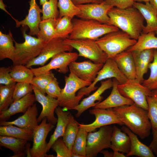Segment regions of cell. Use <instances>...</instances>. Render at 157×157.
Listing matches in <instances>:
<instances>
[{
  "label": "cell",
  "mask_w": 157,
  "mask_h": 157,
  "mask_svg": "<svg viewBox=\"0 0 157 157\" xmlns=\"http://www.w3.org/2000/svg\"><path fill=\"white\" fill-rule=\"evenodd\" d=\"M111 25L128 33L132 39L137 40L145 26L144 19L135 8L121 9L113 7L108 11Z\"/></svg>",
  "instance_id": "6da1fadb"
},
{
  "label": "cell",
  "mask_w": 157,
  "mask_h": 157,
  "mask_svg": "<svg viewBox=\"0 0 157 157\" xmlns=\"http://www.w3.org/2000/svg\"><path fill=\"white\" fill-rule=\"evenodd\" d=\"M113 109L124 125L141 139H144L149 135L152 125L147 110L134 103Z\"/></svg>",
  "instance_id": "7a4b0ae2"
},
{
  "label": "cell",
  "mask_w": 157,
  "mask_h": 157,
  "mask_svg": "<svg viewBox=\"0 0 157 157\" xmlns=\"http://www.w3.org/2000/svg\"><path fill=\"white\" fill-rule=\"evenodd\" d=\"M72 21L73 29L68 38L70 39L96 40L108 33L119 30L114 26L92 19L73 18Z\"/></svg>",
  "instance_id": "3957f363"
},
{
  "label": "cell",
  "mask_w": 157,
  "mask_h": 157,
  "mask_svg": "<svg viewBox=\"0 0 157 157\" xmlns=\"http://www.w3.org/2000/svg\"><path fill=\"white\" fill-rule=\"evenodd\" d=\"M24 27L22 30L25 40L24 42L18 43L13 38L15 47V54L12 60L13 65H26L39 55L47 43L39 38L27 34Z\"/></svg>",
  "instance_id": "277c9868"
},
{
  "label": "cell",
  "mask_w": 157,
  "mask_h": 157,
  "mask_svg": "<svg viewBox=\"0 0 157 157\" xmlns=\"http://www.w3.org/2000/svg\"><path fill=\"white\" fill-rule=\"evenodd\" d=\"M137 41L119 30L108 33L96 40L108 58H111L134 45Z\"/></svg>",
  "instance_id": "5b68a950"
},
{
  "label": "cell",
  "mask_w": 157,
  "mask_h": 157,
  "mask_svg": "<svg viewBox=\"0 0 157 157\" xmlns=\"http://www.w3.org/2000/svg\"><path fill=\"white\" fill-rule=\"evenodd\" d=\"M70 72L68 76H65V85L64 88L61 89L60 95L57 99L59 106L67 110L72 109L77 106L83 97L76 95V92L92 83L80 79Z\"/></svg>",
  "instance_id": "8992f818"
},
{
  "label": "cell",
  "mask_w": 157,
  "mask_h": 157,
  "mask_svg": "<svg viewBox=\"0 0 157 157\" xmlns=\"http://www.w3.org/2000/svg\"><path fill=\"white\" fill-rule=\"evenodd\" d=\"M66 44L76 49L79 56L88 59L94 63L104 64L108 58L106 54L100 48L96 40L88 39L64 40Z\"/></svg>",
  "instance_id": "52a82bcc"
},
{
  "label": "cell",
  "mask_w": 157,
  "mask_h": 157,
  "mask_svg": "<svg viewBox=\"0 0 157 157\" xmlns=\"http://www.w3.org/2000/svg\"><path fill=\"white\" fill-rule=\"evenodd\" d=\"M117 87L122 95L132 100L139 107L148 110L147 96L151 95L152 90L143 85L136 79H128L124 83L119 84Z\"/></svg>",
  "instance_id": "ba28073f"
},
{
  "label": "cell",
  "mask_w": 157,
  "mask_h": 157,
  "mask_svg": "<svg viewBox=\"0 0 157 157\" xmlns=\"http://www.w3.org/2000/svg\"><path fill=\"white\" fill-rule=\"evenodd\" d=\"M113 127L109 125L100 128L98 131L89 132L88 135L86 157H96L99 153L106 148H110Z\"/></svg>",
  "instance_id": "9c48e42d"
},
{
  "label": "cell",
  "mask_w": 157,
  "mask_h": 157,
  "mask_svg": "<svg viewBox=\"0 0 157 157\" xmlns=\"http://www.w3.org/2000/svg\"><path fill=\"white\" fill-rule=\"evenodd\" d=\"M111 78H115L119 84L124 83L128 80L119 69L115 60L113 58H108L98 72L94 81L90 85L80 89L77 94L83 97L88 95L97 88V87L95 85L98 82Z\"/></svg>",
  "instance_id": "30bf717a"
},
{
  "label": "cell",
  "mask_w": 157,
  "mask_h": 157,
  "mask_svg": "<svg viewBox=\"0 0 157 157\" xmlns=\"http://www.w3.org/2000/svg\"><path fill=\"white\" fill-rule=\"evenodd\" d=\"M79 56L76 52L64 51L54 56L47 65L36 68H30L34 76L47 73L52 69H58L60 73L65 74L69 70L68 67L72 62L75 61Z\"/></svg>",
  "instance_id": "8fae6325"
},
{
  "label": "cell",
  "mask_w": 157,
  "mask_h": 157,
  "mask_svg": "<svg viewBox=\"0 0 157 157\" xmlns=\"http://www.w3.org/2000/svg\"><path fill=\"white\" fill-rule=\"evenodd\" d=\"M47 119L44 118L41 123L33 131V145L31 149L32 157H54L53 155H48L46 141L47 136L54 127V125L47 123Z\"/></svg>",
  "instance_id": "7c38bea8"
},
{
  "label": "cell",
  "mask_w": 157,
  "mask_h": 157,
  "mask_svg": "<svg viewBox=\"0 0 157 157\" xmlns=\"http://www.w3.org/2000/svg\"><path fill=\"white\" fill-rule=\"evenodd\" d=\"M91 114L94 115L95 120L88 124H79V127L85 129L88 133L94 131L101 127L113 124L124 125L118 115L113 108L104 109L93 108L89 110Z\"/></svg>",
  "instance_id": "4fadbf2b"
},
{
  "label": "cell",
  "mask_w": 157,
  "mask_h": 157,
  "mask_svg": "<svg viewBox=\"0 0 157 157\" xmlns=\"http://www.w3.org/2000/svg\"><path fill=\"white\" fill-rule=\"evenodd\" d=\"M73 49L65 43L63 39L54 38L47 42L39 55L25 66L30 68L34 66H44L48 60L56 54L64 51L70 52Z\"/></svg>",
  "instance_id": "5bb4252c"
},
{
  "label": "cell",
  "mask_w": 157,
  "mask_h": 157,
  "mask_svg": "<svg viewBox=\"0 0 157 157\" xmlns=\"http://www.w3.org/2000/svg\"><path fill=\"white\" fill-rule=\"evenodd\" d=\"M77 6L80 10V13L77 17L81 19L94 20L102 24L111 25L108 13L114 7L106 4L103 2L100 3H87Z\"/></svg>",
  "instance_id": "9a60e30c"
},
{
  "label": "cell",
  "mask_w": 157,
  "mask_h": 157,
  "mask_svg": "<svg viewBox=\"0 0 157 157\" xmlns=\"http://www.w3.org/2000/svg\"><path fill=\"white\" fill-rule=\"evenodd\" d=\"M104 64H98L89 60L73 62L69 65L70 72L80 79L91 83L95 79L98 73Z\"/></svg>",
  "instance_id": "2e32d148"
},
{
  "label": "cell",
  "mask_w": 157,
  "mask_h": 157,
  "mask_svg": "<svg viewBox=\"0 0 157 157\" xmlns=\"http://www.w3.org/2000/svg\"><path fill=\"white\" fill-rule=\"evenodd\" d=\"M33 91L36 101L40 103L42 107V110L37 121L39 123L44 118H46L48 122L53 125L57 123V118L54 116L56 109L59 106L57 99L46 96L32 86Z\"/></svg>",
  "instance_id": "e0dca14e"
},
{
  "label": "cell",
  "mask_w": 157,
  "mask_h": 157,
  "mask_svg": "<svg viewBox=\"0 0 157 157\" xmlns=\"http://www.w3.org/2000/svg\"><path fill=\"white\" fill-rule=\"evenodd\" d=\"M29 8L27 15L23 20L19 21L15 19L16 26L18 27H28L30 31L29 35L38 36L39 31V24L41 21L40 9L36 2V0H30L29 2Z\"/></svg>",
  "instance_id": "ac0fdd59"
},
{
  "label": "cell",
  "mask_w": 157,
  "mask_h": 157,
  "mask_svg": "<svg viewBox=\"0 0 157 157\" xmlns=\"http://www.w3.org/2000/svg\"><path fill=\"white\" fill-rule=\"evenodd\" d=\"M113 81L111 78L101 82L100 86L92 94L83 99L81 102L72 109L77 111L76 116L79 117L88 108L94 107L103 99L101 94L106 90L112 88Z\"/></svg>",
  "instance_id": "d6986e66"
},
{
  "label": "cell",
  "mask_w": 157,
  "mask_h": 157,
  "mask_svg": "<svg viewBox=\"0 0 157 157\" xmlns=\"http://www.w3.org/2000/svg\"><path fill=\"white\" fill-rule=\"evenodd\" d=\"M154 49H146L131 51L135 64L136 79L142 83L144 76L148 70L149 64L153 60Z\"/></svg>",
  "instance_id": "ffe728a7"
},
{
  "label": "cell",
  "mask_w": 157,
  "mask_h": 157,
  "mask_svg": "<svg viewBox=\"0 0 157 157\" xmlns=\"http://www.w3.org/2000/svg\"><path fill=\"white\" fill-rule=\"evenodd\" d=\"M38 110L37 104L35 103L29 107L22 115L11 121H0V126L13 125L33 131L38 125L37 117Z\"/></svg>",
  "instance_id": "44dd1931"
},
{
  "label": "cell",
  "mask_w": 157,
  "mask_h": 157,
  "mask_svg": "<svg viewBox=\"0 0 157 157\" xmlns=\"http://www.w3.org/2000/svg\"><path fill=\"white\" fill-rule=\"evenodd\" d=\"M113 88L110 95L104 100L99 102L94 108H113L134 103L132 100L124 97L120 93L117 87L119 84L118 81L115 78H113Z\"/></svg>",
  "instance_id": "7402d4cb"
},
{
  "label": "cell",
  "mask_w": 157,
  "mask_h": 157,
  "mask_svg": "<svg viewBox=\"0 0 157 157\" xmlns=\"http://www.w3.org/2000/svg\"><path fill=\"white\" fill-rule=\"evenodd\" d=\"M133 6L140 13L146 22L142 33L153 32L157 34V12L154 6L149 2L143 4L135 1Z\"/></svg>",
  "instance_id": "603a6c76"
},
{
  "label": "cell",
  "mask_w": 157,
  "mask_h": 157,
  "mask_svg": "<svg viewBox=\"0 0 157 157\" xmlns=\"http://www.w3.org/2000/svg\"><path fill=\"white\" fill-rule=\"evenodd\" d=\"M36 101L34 94L30 93L14 101L7 110L0 112V121H6L12 116L17 113H24Z\"/></svg>",
  "instance_id": "cb8c5ba5"
},
{
  "label": "cell",
  "mask_w": 157,
  "mask_h": 157,
  "mask_svg": "<svg viewBox=\"0 0 157 157\" xmlns=\"http://www.w3.org/2000/svg\"><path fill=\"white\" fill-rule=\"evenodd\" d=\"M113 59L128 79H136L135 67L131 52L124 51L117 55Z\"/></svg>",
  "instance_id": "d4e9b609"
},
{
  "label": "cell",
  "mask_w": 157,
  "mask_h": 157,
  "mask_svg": "<svg viewBox=\"0 0 157 157\" xmlns=\"http://www.w3.org/2000/svg\"><path fill=\"white\" fill-rule=\"evenodd\" d=\"M122 130L129 136L131 140V148L126 157L136 156L140 157H154V153L148 147L142 143L138 138L137 135L133 132L126 126H123Z\"/></svg>",
  "instance_id": "484cf974"
},
{
  "label": "cell",
  "mask_w": 157,
  "mask_h": 157,
  "mask_svg": "<svg viewBox=\"0 0 157 157\" xmlns=\"http://www.w3.org/2000/svg\"><path fill=\"white\" fill-rule=\"evenodd\" d=\"M111 143L110 149L113 151H117L126 154L130 150L131 143L129 136L115 126L113 127Z\"/></svg>",
  "instance_id": "4316f807"
},
{
  "label": "cell",
  "mask_w": 157,
  "mask_h": 157,
  "mask_svg": "<svg viewBox=\"0 0 157 157\" xmlns=\"http://www.w3.org/2000/svg\"><path fill=\"white\" fill-rule=\"evenodd\" d=\"M57 117V125L55 131L47 143L48 152L53 143L58 138L63 136L69 121V111H64L61 107H58L55 110Z\"/></svg>",
  "instance_id": "83f0119b"
},
{
  "label": "cell",
  "mask_w": 157,
  "mask_h": 157,
  "mask_svg": "<svg viewBox=\"0 0 157 157\" xmlns=\"http://www.w3.org/2000/svg\"><path fill=\"white\" fill-rule=\"evenodd\" d=\"M28 141L11 136L0 135V145L11 150L14 153L12 157H23L26 144Z\"/></svg>",
  "instance_id": "f1b7e54d"
},
{
  "label": "cell",
  "mask_w": 157,
  "mask_h": 157,
  "mask_svg": "<svg viewBox=\"0 0 157 157\" xmlns=\"http://www.w3.org/2000/svg\"><path fill=\"white\" fill-rule=\"evenodd\" d=\"M11 32L8 34L0 31V60L8 58L12 60L15 54V47Z\"/></svg>",
  "instance_id": "f546056e"
},
{
  "label": "cell",
  "mask_w": 157,
  "mask_h": 157,
  "mask_svg": "<svg viewBox=\"0 0 157 157\" xmlns=\"http://www.w3.org/2000/svg\"><path fill=\"white\" fill-rule=\"evenodd\" d=\"M153 32L142 33L136 43L126 50L129 51L146 49H157V37Z\"/></svg>",
  "instance_id": "4dcf8cb0"
},
{
  "label": "cell",
  "mask_w": 157,
  "mask_h": 157,
  "mask_svg": "<svg viewBox=\"0 0 157 157\" xmlns=\"http://www.w3.org/2000/svg\"><path fill=\"white\" fill-rule=\"evenodd\" d=\"M33 131L17 127L13 125L0 126V135L31 141L33 139Z\"/></svg>",
  "instance_id": "1f68e13d"
},
{
  "label": "cell",
  "mask_w": 157,
  "mask_h": 157,
  "mask_svg": "<svg viewBox=\"0 0 157 157\" xmlns=\"http://www.w3.org/2000/svg\"><path fill=\"white\" fill-rule=\"evenodd\" d=\"M79 129V123L70 113L69 121L63 135V139L71 152L72 149Z\"/></svg>",
  "instance_id": "d6a6232c"
},
{
  "label": "cell",
  "mask_w": 157,
  "mask_h": 157,
  "mask_svg": "<svg viewBox=\"0 0 157 157\" xmlns=\"http://www.w3.org/2000/svg\"><path fill=\"white\" fill-rule=\"evenodd\" d=\"M72 19L68 16L58 17L56 19L55 24L56 38L63 40L68 38L73 29Z\"/></svg>",
  "instance_id": "836d02e7"
},
{
  "label": "cell",
  "mask_w": 157,
  "mask_h": 157,
  "mask_svg": "<svg viewBox=\"0 0 157 157\" xmlns=\"http://www.w3.org/2000/svg\"><path fill=\"white\" fill-rule=\"evenodd\" d=\"M56 19H49L41 20L39 27L38 38L47 42L56 38L55 24Z\"/></svg>",
  "instance_id": "e575fe53"
},
{
  "label": "cell",
  "mask_w": 157,
  "mask_h": 157,
  "mask_svg": "<svg viewBox=\"0 0 157 157\" xmlns=\"http://www.w3.org/2000/svg\"><path fill=\"white\" fill-rule=\"evenodd\" d=\"M10 74L14 81L16 83H31L34 76L30 68L22 65H13Z\"/></svg>",
  "instance_id": "d590c367"
},
{
  "label": "cell",
  "mask_w": 157,
  "mask_h": 157,
  "mask_svg": "<svg viewBox=\"0 0 157 157\" xmlns=\"http://www.w3.org/2000/svg\"><path fill=\"white\" fill-rule=\"evenodd\" d=\"M16 82L0 86V112L7 110L14 102L13 93Z\"/></svg>",
  "instance_id": "8d00e7d4"
},
{
  "label": "cell",
  "mask_w": 157,
  "mask_h": 157,
  "mask_svg": "<svg viewBox=\"0 0 157 157\" xmlns=\"http://www.w3.org/2000/svg\"><path fill=\"white\" fill-rule=\"evenodd\" d=\"M88 132L84 129L79 127L72 146L71 154H77L86 157V148Z\"/></svg>",
  "instance_id": "74e56055"
},
{
  "label": "cell",
  "mask_w": 157,
  "mask_h": 157,
  "mask_svg": "<svg viewBox=\"0 0 157 157\" xmlns=\"http://www.w3.org/2000/svg\"><path fill=\"white\" fill-rule=\"evenodd\" d=\"M148 114L152 130H157V89L152 90L151 94L147 96Z\"/></svg>",
  "instance_id": "f35d334b"
},
{
  "label": "cell",
  "mask_w": 157,
  "mask_h": 157,
  "mask_svg": "<svg viewBox=\"0 0 157 157\" xmlns=\"http://www.w3.org/2000/svg\"><path fill=\"white\" fill-rule=\"evenodd\" d=\"M58 7L59 17L68 16L73 19L80 13L78 8L73 3L72 0H58Z\"/></svg>",
  "instance_id": "ab89813d"
},
{
  "label": "cell",
  "mask_w": 157,
  "mask_h": 157,
  "mask_svg": "<svg viewBox=\"0 0 157 157\" xmlns=\"http://www.w3.org/2000/svg\"><path fill=\"white\" fill-rule=\"evenodd\" d=\"M149 68L150 71L149 76L144 80L142 84L151 90L157 89V49H154V59Z\"/></svg>",
  "instance_id": "60d3db41"
},
{
  "label": "cell",
  "mask_w": 157,
  "mask_h": 157,
  "mask_svg": "<svg viewBox=\"0 0 157 157\" xmlns=\"http://www.w3.org/2000/svg\"><path fill=\"white\" fill-rule=\"evenodd\" d=\"M55 77L50 71L43 74L34 76L31 84L42 94L45 95V88L49 83Z\"/></svg>",
  "instance_id": "b9f144b4"
},
{
  "label": "cell",
  "mask_w": 157,
  "mask_h": 157,
  "mask_svg": "<svg viewBox=\"0 0 157 157\" xmlns=\"http://www.w3.org/2000/svg\"><path fill=\"white\" fill-rule=\"evenodd\" d=\"M58 0H48L42 5V20L49 19H57L59 16L58 10Z\"/></svg>",
  "instance_id": "7bdbcfd3"
},
{
  "label": "cell",
  "mask_w": 157,
  "mask_h": 157,
  "mask_svg": "<svg viewBox=\"0 0 157 157\" xmlns=\"http://www.w3.org/2000/svg\"><path fill=\"white\" fill-rule=\"evenodd\" d=\"M33 91L31 84L28 83H16L13 93L14 101H16Z\"/></svg>",
  "instance_id": "ee69618b"
},
{
  "label": "cell",
  "mask_w": 157,
  "mask_h": 157,
  "mask_svg": "<svg viewBox=\"0 0 157 157\" xmlns=\"http://www.w3.org/2000/svg\"><path fill=\"white\" fill-rule=\"evenodd\" d=\"M51 148L56 152V157H71V152L61 137L53 143Z\"/></svg>",
  "instance_id": "f6af8a7d"
},
{
  "label": "cell",
  "mask_w": 157,
  "mask_h": 157,
  "mask_svg": "<svg viewBox=\"0 0 157 157\" xmlns=\"http://www.w3.org/2000/svg\"><path fill=\"white\" fill-rule=\"evenodd\" d=\"M61 89L59 87L58 82L55 77L49 83L45 88L47 95L57 99L60 94Z\"/></svg>",
  "instance_id": "bcb514c9"
},
{
  "label": "cell",
  "mask_w": 157,
  "mask_h": 157,
  "mask_svg": "<svg viewBox=\"0 0 157 157\" xmlns=\"http://www.w3.org/2000/svg\"><path fill=\"white\" fill-rule=\"evenodd\" d=\"M12 67H0V84L9 85L15 82L10 74Z\"/></svg>",
  "instance_id": "7dc6e473"
},
{
  "label": "cell",
  "mask_w": 157,
  "mask_h": 157,
  "mask_svg": "<svg viewBox=\"0 0 157 157\" xmlns=\"http://www.w3.org/2000/svg\"><path fill=\"white\" fill-rule=\"evenodd\" d=\"M134 0H104L105 4L113 7L125 9L132 7Z\"/></svg>",
  "instance_id": "c3c4849f"
},
{
  "label": "cell",
  "mask_w": 157,
  "mask_h": 157,
  "mask_svg": "<svg viewBox=\"0 0 157 157\" xmlns=\"http://www.w3.org/2000/svg\"><path fill=\"white\" fill-rule=\"evenodd\" d=\"M153 139L149 146L153 152L157 156V130H152Z\"/></svg>",
  "instance_id": "681fc988"
},
{
  "label": "cell",
  "mask_w": 157,
  "mask_h": 157,
  "mask_svg": "<svg viewBox=\"0 0 157 157\" xmlns=\"http://www.w3.org/2000/svg\"><path fill=\"white\" fill-rule=\"evenodd\" d=\"M76 6L90 3H102L104 0H72Z\"/></svg>",
  "instance_id": "f907efd6"
},
{
  "label": "cell",
  "mask_w": 157,
  "mask_h": 157,
  "mask_svg": "<svg viewBox=\"0 0 157 157\" xmlns=\"http://www.w3.org/2000/svg\"><path fill=\"white\" fill-rule=\"evenodd\" d=\"M31 144L27 142L26 143L25 148V152L27 157H31L30 148Z\"/></svg>",
  "instance_id": "816d5d0a"
},
{
  "label": "cell",
  "mask_w": 157,
  "mask_h": 157,
  "mask_svg": "<svg viewBox=\"0 0 157 157\" xmlns=\"http://www.w3.org/2000/svg\"><path fill=\"white\" fill-rule=\"evenodd\" d=\"M7 7V6L4 3L3 0H0V8L2 10L4 11L7 14H9L12 18L15 20V19L9 13L7 10L6 8Z\"/></svg>",
  "instance_id": "f5cc1de1"
},
{
  "label": "cell",
  "mask_w": 157,
  "mask_h": 157,
  "mask_svg": "<svg viewBox=\"0 0 157 157\" xmlns=\"http://www.w3.org/2000/svg\"><path fill=\"white\" fill-rule=\"evenodd\" d=\"M100 153L102 154L104 157H113V152H110L103 150Z\"/></svg>",
  "instance_id": "db71d44e"
},
{
  "label": "cell",
  "mask_w": 157,
  "mask_h": 157,
  "mask_svg": "<svg viewBox=\"0 0 157 157\" xmlns=\"http://www.w3.org/2000/svg\"><path fill=\"white\" fill-rule=\"evenodd\" d=\"M126 155L124 153H120L117 151H113V157H126Z\"/></svg>",
  "instance_id": "11a10c76"
},
{
  "label": "cell",
  "mask_w": 157,
  "mask_h": 157,
  "mask_svg": "<svg viewBox=\"0 0 157 157\" xmlns=\"http://www.w3.org/2000/svg\"><path fill=\"white\" fill-rule=\"evenodd\" d=\"M149 2L154 6L157 12V0H150Z\"/></svg>",
  "instance_id": "9f6ffc18"
},
{
  "label": "cell",
  "mask_w": 157,
  "mask_h": 157,
  "mask_svg": "<svg viewBox=\"0 0 157 157\" xmlns=\"http://www.w3.org/2000/svg\"><path fill=\"white\" fill-rule=\"evenodd\" d=\"M71 157H83V156L78 154L72 153Z\"/></svg>",
  "instance_id": "6f0895ef"
},
{
  "label": "cell",
  "mask_w": 157,
  "mask_h": 157,
  "mask_svg": "<svg viewBox=\"0 0 157 157\" xmlns=\"http://www.w3.org/2000/svg\"><path fill=\"white\" fill-rule=\"evenodd\" d=\"M135 1H138V2H143L145 3L149 2L150 0H134Z\"/></svg>",
  "instance_id": "680465c9"
},
{
  "label": "cell",
  "mask_w": 157,
  "mask_h": 157,
  "mask_svg": "<svg viewBox=\"0 0 157 157\" xmlns=\"http://www.w3.org/2000/svg\"><path fill=\"white\" fill-rule=\"evenodd\" d=\"M48 0H39L40 5H42L45 2Z\"/></svg>",
  "instance_id": "91938a15"
}]
</instances>
